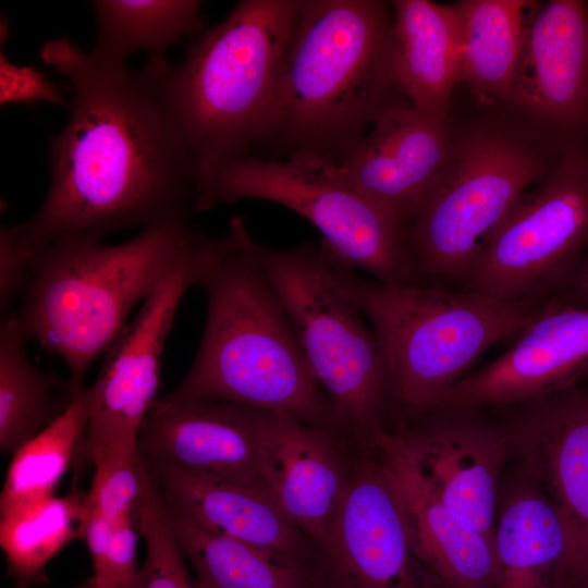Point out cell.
<instances>
[{"mask_svg":"<svg viewBox=\"0 0 588 588\" xmlns=\"http://www.w3.org/2000/svg\"><path fill=\"white\" fill-rule=\"evenodd\" d=\"M91 7L97 36L88 54L103 65H125L139 51L164 56L183 37L204 30L197 0H96Z\"/></svg>","mask_w":588,"mask_h":588,"instance_id":"484cf974","label":"cell"},{"mask_svg":"<svg viewBox=\"0 0 588 588\" xmlns=\"http://www.w3.org/2000/svg\"><path fill=\"white\" fill-rule=\"evenodd\" d=\"M354 270L351 284L382 348L392 406L409 418L431 412L475 360L517 336L546 306L416 282L385 283Z\"/></svg>","mask_w":588,"mask_h":588,"instance_id":"52a82bcc","label":"cell"},{"mask_svg":"<svg viewBox=\"0 0 588 588\" xmlns=\"http://www.w3.org/2000/svg\"><path fill=\"white\" fill-rule=\"evenodd\" d=\"M245 198L303 216L342 262L375 280L412 281L403 223L345 181L332 160L310 152L283 160L253 155L212 167L196 180V212Z\"/></svg>","mask_w":588,"mask_h":588,"instance_id":"9c48e42d","label":"cell"},{"mask_svg":"<svg viewBox=\"0 0 588 588\" xmlns=\"http://www.w3.org/2000/svg\"><path fill=\"white\" fill-rule=\"evenodd\" d=\"M114 522L105 515L91 511L84 539L93 563L94 577L98 579L105 569Z\"/></svg>","mask_w":588,"mask_h":588,"instance_id":"e575fe53","label":"cell"},{"mask_svg":"<svg viewBox=\"0 0 588 588\" xmlns=\"http://www.w3.org/2000/svg\"><path fill=\"white\" fill-rule=\"evenodd\" d=\"M303 0H243L204 29L183 60L149 57L139 73L195 179L269 142Z\"/></svg>","mask_w":588,"mask_h":588,"instance_id":"3957f363","label":"cell"},{"mask_svg":"<svg viewBox=\"0 0 588 588\" xmlns=\"http://www.w3.org/2000/svg\"><path fill=\"white\" fill-rule=\"evenodd\" d=\"M82 393L73 397L60 417L12 454L0 495V513L54 495L84 436Z\"/></svg>","mask_w":588,"mask_h":588,"instance_id":"f1b7e54d","label":"cell"},{"mask_svg":"<svg viewBox=\"0 0 588 588\" xmlns=\"http://www.w3.org/2000/svg\"><path fill=\"white\" fill-rule=\"evenodd\" d=\"M255 244L242 217L233 218L221 237L209 236L196 282L207 302L201 340L171 393L342 430L306 365Z\"/></svg>","mask_w":588,"mask_h":588,"instance_id":"7a4b0ae2","label":"cell"},{"mask_svg":"<svg viewBox=\"0 0 588 588\" xmlns=\"http://www.w3.org/2000/svg\"><path fill=\"white\" fill-rule=\"evenodd\" d=\"M143 461L166 504L204 528L303 568L313 558L314 546L269 492L205 478L169 463Z\"/></svg>","mask_w":588,"mask_h":588,"instance_id":"ffe728a7","label":"cell"},{"mask_svg":"<svg viewBox=\"0 0 588 588\" xmlns=\"http://www.w3.org/2000/svg\"><path fill=\"white\" fill-rule=\"evenodd\" d=\"M510 100L565 131L588 124V9L552 0L528 16Z\"/></svg>","mask_w":588,"mask_h":588,"instance_id":"ac0fdd59","label":"cell"},{"mask_svg":"<svg viewBox=\"0 0 588 588\" xmlns=\"http://www.w3.org/2000/svg\"><path fill=\"white\" fill-rule=\"evenodd\" d=\"M452 139L446 120L397 102L338 161L340 174L404 225L443 166Z\"/></svg>","mask_w":588,"mask_h":588,"instance_id":"e0dca14e","label":"cell"},{"mask_svg":"<svg viewBox=\"0 0 588 588\" xmlns=\"http://www.w3.org/2000/svg\"><path fill=\"white\" fill-rule=\"evenodd\" d=\"M368 445L399 492L417 552L427 567L448 588H495L493 542L440 499L402 432L384 427Z\"/></svg>","mask_w":588,"mask_h":588,"instance_id":"d6986e66","label":"cell"},{"mask_svg":"<svg viewBox=\"0 0 588 588\" xmlns=\"http://www.w3.org/2000/svg\"><path fill=\"white\" fill-rule=\"evenodd\" d=\"M493 551L495 588H554L567 552L566 531L525 474L499 501Z\"/></svg>","mask_w":588,"mask_h":588,"instance_id":"603a6c76","label":"cell"},{"mask_svg":"<svg viewBox=\"0 0 588 588\" xmlns=\"http://www.w3.org/2000/svg\"><path fill=\"white\" fill-rule=\"evenodd\" d=\"M62 89L32 65L11 62L0 50V103L46 102L64 106Z\"/></svg>","mask_w":588,"mask_h":588,"instance_id":"d6a6232c","label":"cell"},{"mask_svg":"<svg viewBox=\"0 0 588 588\" xmlns=\"http://www.w3.org/2000/svg\"><path fill=\"white\" fill-rule=\"evenodd\" d=\"M371 454L350 470L322 542L316 588H448L420 559L399 492Z\"/></svg>","mask_w":588,"mask_h":588,"instance_id":"8fae6325","label":"cell"},{"mask_svg":"<svg viewBox=\"0 0 588 588\" xmlns=\"http://www.w3.org/2000/svg\"><path fill=\"white\" fill-rule=\"evenodd\" d=\"M588 253V156L567 150L477 255L461 290L544 306L572 285Z\"/></svg>","mask_w":588,"mask_h":588,"instance_id":"30bf717a","label":"cell"},{"mask_svg":"<svg viewBox=\"0 0 588 588\" xmlns=\"http://www.w3.org/2000/svg\"><path fill=\"white\" fill-rule=\"evenodd\" d=\"M348 475L332 431L269 413L265 481L278 505L314 548L324 539Z\"/></svg>","mask_w":588,"mask_h":588,"instance_id":"44dd1931","label":"cell"},{"mask_svg":"<svg viewBox=\"0 0 588 588\" xmlns=\"http://www.w3.org/2000/svg\"><path fill=\"white\" fill-rule=\"evenodd\" d=\"M391 68L400 94L422 112L446 120L461 77L457 16L451 4L393 1Z\"/></svg>","mask_w":588,"mask_h":588,"instance_id":"7402d4cb","label":"cell"},{"mask_svg":"<svg viewBox=\"0 0 588 588\" xmlns=\"http://www.w3.org/2000/svg\"><path fill=\"white\" fill-rule=\"evenodd\" d=\"M75 588H99V587H97L93 577H89L88 579H86L85 581L76 586Z\"/></svg>","mask_w":588,"mask_h":588,"instance_id":"8d00e7d4","label":"cell"},{"mask_svg":"<svg viewBox=\"0 0 588 588\" xmlns=\"http://www.w3.org/2000/svg\"><path fill=\"white\" fill-rule=\"evenodd\" d=\"M269 413L169 393L149 411L139 434L144 460L169 463L217 481L265 490Z\"/></svg>","mask_w":588,"mask_h":588,"instance_id":"9a60e30c","label":"cell"},{"mask_svg":"<svg viewBox=\"0 0 588 588\" xmlns=\"http://www.w3.org/2000/svg\"><path fill=\"white\" fill-rule=\"evenodd\" d=\"M142 464L140 450L110 454L97 461L87 493L90 510L113 522L133 513L140 490Z\"/></svg>","mask_w":588,"mask_h":588,"instance_id":"4dcf8cb0","label":"cell"},{"mask_svg":"<svg viewBox=\"0 0 588 588\" xmlns=\"http://www.w3.org/2000/svg\"><path fill=\"white\" fill-rule=\"evenodd\" d=\"M534 2L464 0L452 4L457 16L461 77L483 99H510Z\"/></svg>","mask_w":588,"mask_h":588,"instance_id":"cb8c5ba5","label":"cell"},{"mask_svg":"<svg viewBox=\"0 0 588 588\" xmlns=\"http://www.w3.org/2000/svg\"><path fill=\"white\" fill-rule=\"evenodd\" d=\"M167 509L197 588H308L303 567Z\"/></svg>","mask_w":588,"mask_h":588,"instance_id":"4316f807","label":"cell"},{"mask_svg":"<svg viewBox=\"0 0 588 588\" xmlns=\"http://www.w3.org/2000/svg\"><path fill=\"white\" fill-rule=\"evenodd\" d=\"M478 411H432L399 429L428 482L445 505L493 542L500 480L510 456L500 427Z\"/></svg>","mask_w":588,"mask_h":588,"instance_id":"2e32d148","label":"cell"},{"mask_svg":"<svg viewBox=\"0 0 588 588\" xmlns=\"http://www.w3.org/2000/svg\"><path fill=\"white\" fill-rule=\"evenodd\" d=\"M133 513L114 520L102 575L94 579L99 588H130L138 571L137 535Z\"/></svg>","mask_w":588,"mask_h":588,"instance_id":"836d02e7","label":"cell"},{"mask_svg":"<svg viewBox=\"0 0 588 588\" xmlns=\"http://www.w3.org/2000/svg\"><path fill=\"white\" fill-rule=\"evenodd\" d=\"M543 168L538 154L499 131L476 128L452 140L405 225L411 282L462 284L492 233L543 177Z\"/></svg>","mask_w":588,"mask_h":588,"instance_id":"ba28073f","label":"cell"},{"mask_svg":"<svg viewBox=\"0 0 588 588\" xmlns=\"http://www.w3.org/2000/svg\"><path fill=\"white\" fill-rule=\"evenodd\" d=\"M134 522L146 544V559L130 588H197L174 534L163 498L143 462Z\"/></svg>","mask_w":588,"mask_h":588,"instance_id":"f546056e","label":"cell"},{"mask_svg":"<svg viewBox=\"0 0 588 588\" xmlns=\"http://www.w3.org/2000/svg\"><path fill=\"white\" fill-rule=\"evenodd\" d=\"M27 341L14 316L4 315L0 328V449L7 454L53 422L78 394L69 380L64 383L29 360Z\"/></svg>","mask_w":588,"mask_h":588,"instance_id":"d4e9b609","label":"cell"},{"mask_svg":"<svg viewBox=\"0 0 588 588\" xmlns=\"http://www.w3.org/2000/svg\"><path fill=\"white\" fill-rule=\"evenodd\" d=\"M189 221L146 228L131 240L65 236L41 245L12 314L27 340L58 355L75 393L132 309L189 257L201 235Z\"/></svg>","mask_w":588,"mask_h":588,"instance_id":"277c9868","label":"cell"},{"mask_svg":"<svg viewBox=\"0 0 588 588\" xmlns=\"http://www.w3.org/2000/svg\"><path fill=\"white\" fill-rule=\"evenodd\" d=\"M558 301L575 305H588V253L572 285Z\"/></svg>","mask_w":588,"mask_h":588,"instance_id":"d590c367","label":"cell"},{"mask_svg":"<svg viewBox=\"0 0 588 588\" xmlns=\"http://www.w3.org/2000/svg\"><path fill=\"white\" fill-rule=\"evenodd\" d=\"M514 406L500 427L510 455L542 491L567 536L555 581L588 588V385Z\"/></svg>","mask_w":588,"mask_h":588,"instance_id":"4fadbf2b","label":"cell"},{"mask_svg":"<svg viewBox=\"0 0 588 588\" xmlns=\"http://www.w3.org/2000/svg\"><path fill=\"white\" fill-rule=\"evenodd\" d=\"M391 26L382 1L303 0L268 143L338 162L397 103Z\"/></svg>","mask_w":588,"mask_h":588,"instance_id":"5b68a950","label":"cell"},{"mask_svg":"<svg viewBox=\"0 0 588 588\" xmlns=\"http://www.w3.org/2000/svg\"><path fill=\"white\" fill-rule=\"evenodd\" d=\"M40 246L28 241L16 224L0 231V307L9 314L14 301L20 298L33 271Z\"/></svg>","mask_w":588,"mask_h":588,"instance_id":"1f68e13d","label":"cell"},{"mask_svg":"<svg viewBox=\"0 0 588 588\" xmlns=\"http://www.w3.org/2000/svg\"><path fill=\"white\" fill-rule=\"evenodd\" d=\"M89 516L87 493L76 490L0 513V544L16 588L39 584L48 562L84 538Z\"/></svg>","mask_w":588,"mask_h":588,"instance_id":"83f0119b","label":"cell"},{"mask_svg":"<svg viewBox=\"0 0 588 588\" xmlns=\"http://www.w3.org/2000/svg\"><path fill=\"white\" fill-rule=\"evenodd\" d=\"M587 378L588 305L554 301L498 358L446 390L432 411L514 406L560 393Z\"/></svg>","mask_w":588,"mask_h":588,"instance_id":"5bb4252c","label":"cell"},{"mask_svg":"<svg viewBox=\"0 0 588 588\" xmlns=\"http://www.w3.org/2000/svg\"><path fill=\"white\" fill-rule=\"evenodd\" d=\"M255 250L342 431L367 444L384 428L392 401L382 348L351 284L353 268L324 243L278 248L256 240Z\"/></svg>","mask_w":588,"mask_h":588,"instance_id":"8992f818","label":"cell"},{"mask_svg":"<svg viewBox=\"0 0 588 588\" xmlns=\"http://www.w3.org/2000/svg\"><path fill=\"white\" fill-rule=\"evenodd\" d=\"M203 254L199 240L189 257L143 302L106 353L93 385L83 391L86 426L78 454L89 464L139 451L143 424L158 400L166 341L183 296L196 286Z\"/></svg>","mask_w":588,"mask_h":588,"instance_id":"7c38bea8","label":"cell"},{"mask_svg":"<svg viewBox=\"0 0 588 588\" xmlns=\"http://www.w3.org/2000/svg\"><path fill=\"white\" fill-rule=\"evenodd\" d=\"M39 57L68 78L72 98L49 142L48 192L21 233L45 245L191 221L195 179L139 71L97 63L69 37L47 40Z\"/></svg>","mask_w":588,"mask_h":588,"instance_id":"6da1fadb","label":"cell"},{"mask_svg":"<svg viewBox=\"0 0 588 588\" xmlns=\"http://www.w3.org/2000/svg\"><path fill=\"white\" fill-rule=\"evenodd\" d=\"M554 588H566V587L564 585H562L561 583L555 581Z\"/></svg>","mask_w":588,"mask_h":588,"instance_id":"74e56055","label":"cell"}]
</instances>
